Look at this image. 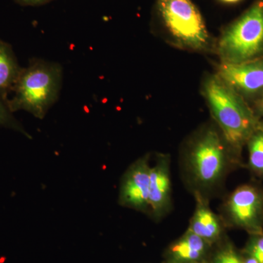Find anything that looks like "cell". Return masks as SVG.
I'll return each instance as SVG.
<instances>
[{
    "label": "cell",
    "instance_id": "cell-3",
    "mask_svg": "<svg viewBox=\"0 0 263 263\" xmlns=\"http://www.w3.org/2000/svg\"><path fill=\"white\" fill-rule=\"evenodd\" d=\"M183 150L193 181L203 188L212 187L219 182L228 163L237 160L212 121L189 137Z\"/></svg>",
    "mask_w": 263,
    "mask_h": 263
},
{
    "label": "cell",
    "instance_id": "cell-19",
    "mask_svg": "<svg viewBox=\"0 0 263 263\" xmlns=\"http://www.w3.org/2000/svg\"><path fill=\"white\" fill-rule=\"evenodd\" d=\"M218 2L221 3V4L227 5H234L238 4L240 2L243 1V0H217Z\"/></svg>",
    "mask_w": 263,
    "mask_h": 263
},
{
    "label": "cell",
    "instance_id": "cell-4",
    "mask_svg": "<svg viewBox=\"0 0 263 263\" xmlns=\"http://www.w3.org/2000/svg\"><path fill=\"white\" fill-rule=\"evenodd\" d=\"M216 38L219 62L236 65L263 60V0H254Z\"/></svg>",
    "mask_w": 263,
    "mask_h": 263
},
{
    "label": "cell",
    "instance_id": "cell-16",
    "mask_svg": "<svg viewBox=\"0 0 263 263\" xmlns=\"http://www.w3.org/2000/svg\"><path fill=\"white\" fill-rule=\"evenodd\" d=\"M0 125L13 127L18 130L24 132V129H22L16 121H15L10 115L9 110L2 103H0Z\"/></svg>",
    "mask_w": 263,
    "mask_h": 263
},
{
    "label": "cell",
    "instance_id": "cell-10",
    "mask_svg": "<svg viewBox=\"0 0 263 263\" xmlns=\"http://www.w3.org/2000/svg\"><path fill=\"white\" fill-rule=\"evenodd\" d=\"M210 243L188 230L180 239L170 247L172 263H199L205 257Z\"/></svg>",
    "mask_w": 263,
    "mask_h": 263
},
{
    "label": "cell",
    "instance_id": "cell-2",
    "mask_svg": "<svg viewBox=\"0 0 263 263\" xmlns=\"http://www.w3.org/2000/svg\"><path fill=\"white\" fill-rule=\"evenodd\" d=\"M200 93L212 122L221 132L235 158H239L261 120L256 117L252 107L214 72H205L202 76Z\"/></svg>",
    "mask_w": 263,
    "mask_h": 263
},
{
    "label": "cell",
    "instance_id": "cell-1",
    "mask_svg": "<svg viewBox=\"0 0 263 263\" xmlns=\"http://www.w3.org/2000/svg\"><path fill=\"white\" fill-rule=\"evenodd\" d=\"M150 25L152 32L171 47L216 56L217 38L192 0H155Z\"/></svg>",
    "mask_w": 263,
    "mask_h": 263
},
{
    "label": "cell",
    "instance_id": "cell-18",
    "mask_svg": "<svg viewBox=\"0 0 263 263\" xmlns=\"http://www.w3.org/2000/svg\"><path fill=\"white\" fill-rule=\"evenodd\" d=\"M254 114H255L256 117L258 118L259 120H262L263 119V95L260 100L257 102V103L254 105L253 108Z\"/></svg>",
    "mask_w": 263,
    "mask_h": 263
},
{
    "label": "cell",
    "instance_id": "cell-7",
    "mask_svg": "<svg viewBox=\"0 0 263 263\" xmlns=\"http://www.w3.org/2000/svg\"><path fill=\"white\" fill-rule=\"evenodd\" d=\"M227 209L234 226L252 235L263 233V192L257 186L245 184L237 188L229 197Z\"/></svg>",
    "mask_w": 263,
    "mask_h": 263
},
{
    "label": "cell",
    "instance_id": "cell-14",
    "mask_svg": "<svg viewBox=\"0 0 263 263\" xmlns=\"http://www.w3.org/2000/svg\"><path fill=\"white\" fill-rule=\"evenodd\" d=\"M246 254L257 263H263V233L252 235L246 248Z\"/></svg>",
    "mask_w": 263,
    "mask_h": 263
},
{
    "label": "cell",
    "instance_id": "cell-5",
    "mask_svg": "<svg viewBox=\"0 0 263 263\" xmlns=\"http://www.w3.org/2000/svg\"><path fill=\"white\" fill-rule=\"evenodd\" d=\"M62 69L57 63L34 60L21 70L9 102L10 110H24L43 119L56 103L62 87Z\"/></svg>",
    "mask_w": 263,
    "mask_h": 263
},
{
    "label": "cell",
    "instance_id": "cell-9",
    "mask_svg": "<svg viewBox=\"0 0 263 263\" xmlns=\"http://www.w3.org/2000/svg\"><path fill=\"white\" fill-rule=\"evenodd\" d=\"M170 159L160 155L151 167L149 183V211L156 216L162 215L168 209L171 199Z\"/></svg>",
    "mask_w": 263,
    "mask_h": 263
},
{
    "label": "cell",
    "instance_id": "cell-11",
    "mask_svg": "<svg viewBox=\"0 0 263 263\" xmlns=\"http://www.w3.org/2000/svg\"><path fill=\"white\" fill-rule=\"evenodd\" d=\"M189 230L209 243L214 241L220 235V223L217 217L199 197L196 210Z\"/></svg>",
    "mask_w": 263,
    "mask_h": 263
},
{
    "label": "cell",
    "instance_id": "cell-13",
    "mask_svg": "<svg viewBox=\"0 0 263 263\" xmlns=\"http://www.w3.org/2000/svg\"><path fill=\"white\" fill-rule=\"evenodd\" d=\"M246 146L248 148L249 166L251 171L263 178V122L249 138Z\"/></svg>",
    "mask_w": 263,
    "mask_h": 263
},
{
    "label": "cell",
    "instance_id": "cell-15",
    "mask_svg": "<svg viewBox=\"0 0 263 263\" xmlns=\"http://www.w3.org/2000/svg\"><path fill=\"white\" fill-rule=\"evenodd\" d=\"M213 263H245V261L232 247H226L216 254Z\"/></svg>",
    "mask_w": 263,
    "mask_h": 263
},
{
    "label": "cell",
    "instance_id": "cell-6",
    "mask_svg": "<svg viewBox=\"0 0 263 263\" xmlns=\"http://www.w3.org/2000/svg\"><path fill=\"white\" fill-rule=\"evenodd\" d=\"M214 70L223 82L253 108L263 95V60L245 63H213Z\"/></svg>",
    "mask_w": 263,
    "mask_h": 263
},
{
    "label": "cell",
    "instance_id": "cell-12",
    "mask_svg": "<svg viewBox=\"0 0 263 263\" xmlns=\"http://www.w3.org/2000/svg\"><path fill=\"white\" fill-rule=\"evenodd\" d=\"M20 72L10 48L0 41V95L14 88Z\"/></svg>",
    "mask_w": 263,
    "mask_h": 263
},
{
    "label": "cell",
    "instance_id": "cell-8",
    "mask_svg": "<svg viewBox=\"0 0 263 263\" xmlns=\"http://www.w3.org/2000/svg\"><path fill=\"white\" fill-rule=\"evenodd\" d=\"M148 155L136 160L123 177L119 202L123 206L140 212L149 211L151 167Z\"/></svg>",
    "mask_w": 263,
    "mask_h": 263
},
{
    "label": "cell",
    "instance_id": "cell-17",
    "mask_svg": "<svg viewBox=\"0 0 263 263\" xmlns=\"http://www.w3.org/2000/svg\"><path fill=\"white\" fill-rule=\"evenodd\" d=\"M17 3L22 5H27V6H37V5H42L50 3L53 0H15Z\"/></svg>",
    "mask_w": 263,
    "mask_h": 263
},
{
    "label": "cell",
    "instance_id": "cell-20",
    "mask_svg": "<svg viewBox=\"0 0 263 263\" xmlns=\"http://www.w3.org/2000/svg\"><path fill=\"white\" fill-rule=\"evenodd\" d=\"M262 122H263V120H262Z\"/></svg>",
    "mask_w": 263,
    "mask_h": 263
}]
</instances>
